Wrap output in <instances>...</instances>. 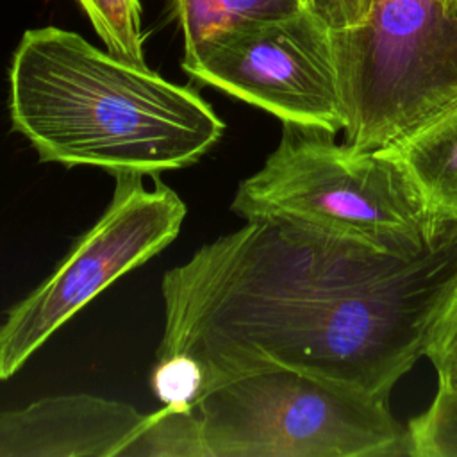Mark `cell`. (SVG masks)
<instances>
[{"label": "cell", "mask_w": 457, "mask_h": 457, "mask_svg": "<svg viewBox=\"0 0 457 457\" xmlns=\"http://www.w3.org/2000/svg\"><path fill=\"white\" fill-rule=\"evenodd\" d=\"M455 284L457 223L418 252H386L252 218L164 273L157 357L195 359L202 393L278 366L387 400Z\"/></svg>", "instance_id": "cell-1"}, {"label": "cell", "mask_w": 457, "mask_h": 457, "mask_svg": "<svg viewBox=\"0 0 457 457\" xmlns=\"http://www.w3.org/2000/svg\"><path fill=\"white\" fill-rule=\"evenodd\" d=\"M12 130L41 162L157 179L200 161L225 123L191 87L57 27L29 29L9 68Z\"/></svg>", "instance_id": "cell-2"}, {"label": "cell", "mask_w": 457, "mask_h": 457, "mask_svg": "<svg viewBox=\"0 0 457 457\" xmlns=\"http://www.w3.org/2000/svg\"><path fill=\"white\" fill-rule=\"evenodd\" d=\"M320 129L282 123L277 148L239 182L230 209L278 218L386 252H418L446 225L436 223L402 168L378 150L337 143Z\"/></svg>", "instance_id": "cell-3"}, {"label": "cell", "mask_w": 457, "mask_h": 457, "mask_svg": "<svg viewBox=\"0 0 457 457\" xmlns=\"http://www.w3.org/2000/svg\"><path fill=\"white\" fill-rule=\"evenodd\" d=\"M205 457H411L387 400L289 368H262L193 405Z\"/></svg>", "instance_id": "cell-4"}, {"label": "cell", "mask_w": 457, "mask_h": 457, "mask_svg": "<svg viewBox=\"0 0 457 457\" xmlns=\"http://www.w3.org/2000/svg\"><path fill=\"white\" fill-rule=\"evenodd\" d=\"M345 143L387 146L457 104V16L445 0H371L332 29Z\"/></svg>", "instance_id": "cell-5"}, {"label": "cell", "mask_w": 457, "mask_h": 457, "mask_svg": "<svg viewBox=\"0 0 457 457\" xmlns=\"http://www.w3.org/2000/svg\"><path fill=\"white\" fill-rule=\"evenodd\" d=\"M114 180L112 198L98 221L0 323V380L16 375L86 303L179 236L187 209L171 187L157 180L146 189L143 175L132 173Z\"/></svg>", "instance_id": "cell-6"}, {"label": "cell", "mask_w": 457, "mask_h": 457, "mask_svg": "<svg viewBox=\"0 0 457 457\" xmlns=\"http://www.w3.org/2000/svg\"><path fill=\"white\" fill-rule=\"evenodd\" d=\"M182 70L282 123L334 136L345 129L332 29L307 5L220 30L184 54Z\"/></svg>", "instance_id": "cell-7"}, {"label": "cell", "mask_w": 457, "mask_h": 457, "mask_svg": "<svg viewBox=\"0 0 457 457\" xmlns=\"http://www.w3.org/2000/svg\"><path fill=\"white\" fill-rule=\"evenodd\" d=\"M143 416L87 393L41 398L0 412V457H121Z\"/></svg>", "instance_id": "cell-8"}, {"label": "cell", "mask_w": 457, "mask_h": 457, "mask_svg": "<svg viewBox=\"0 0 457 457\" xmlns=\"http://www.w3.org/2000/svg\"><path fill=\"white\" fill-rule=\"evenodd\" d=\"M378 152L402 168L436 223H457V104Z\"/></svg>", "instance_id": "cell-9"}, {"label": "cell", "mask_w": 457, "mask_h": 457, "mask_svg": "<svg viewBox=\"0 0 457 457\" xmlns=\"http://www.w3.org/2000/svg\"><path fill=\"white\" fill-rule=\"evenodd\" d=\"M303 0H171V11L184 36V54L220 30L289 16Z\"/></svg>", "instance_id": "cell-10"}, {"label": "cell", "mask_w": 457, "mask_h": 457, "mask_svg": "<svg viewBox=\"0 0 457 457\" xmlns=\"http://www.w3.org/2000/svg\"><path fill=\"white\" fill-rule=\"evenodd\" d=\"M121 457H205L198 418L191 409L162 405L145 414Z\"/></svg>", "instance_id": "cell-11"}, {"label": "cell", "mask_w": 457, "mask_h": 457, "mask_svg": "<svg viewBox=\"0 0 457 457\" xmlns=\"http://www.w3.org/2000/svg\"><path fill=\"white\" fill-rule=\"evenodd\" d=\"M107 52L132 64L146 66L143 54L139 0H77Z\"/></svg>", "instance_id": "cell-12"}, {"label": "cell", "mask_w": 457, "mask_h": 457, "mask_svg": "<svg viewBox=\"0 0 457 457\" xmlns=\"http://www.w3.org/2000/svg\"><path fill=\"white\" fill-rule=\"evenodd\" d=\"M150 386L162 405L191 409L204 389L200 364L184 353L157 357L150 371Z\"/></svg>", "instance_id": "cell-13"}, {"label": "cell", "mask_w": 457, "mask_h": 457, "mask_svg": "<svg viewBox=\"0 0 457 457\" xmlns=\"http://www.w3.org/2000/svg\"><path fill=\"white\" fill-rule=\"evenodd\" d=\"M425 357L436 370L437 386L457 391V284L437 318Z\"/></svg>", "instance_id": "cell-14"}, {"label": "cell", "mask_w": 457, "mask_h": 457, "mask_svg": "<svg viewBox=\"0 0 457 457\" xmlns=\"http://www.w3.org/2000/svg\"><path fill=\"white\" fill-rule=\"evenodd\" d=\"M371 0H314L312 7L330 29H343L359 23L368 9Z\"/></svg>", "instance_id": "cell-15"}, {"label": "cell", "mask_w": 457, "mask_h": 457, "mask_svg": "<svg viewBox=\"0 0 457 457\" xmlns=\"http://www.w3.org/2000/svg\"><path fill=\"white\" fill-rule=\"evenodd\" d=\"M450 12L457 16V0H453V4H452V9H450Z\"/></svg>", "instance_id": "cell-16"}, {"label": "cell", "mask_w": 457, "mask_h": 457, "mask_svg": "<svg viewBox=\"0 0 457 457\" xmlns=\"http://www.w3.org/2000/svg\"><path fill=\"white\" fill-rule=\"evenodd\" d=\"M445 4H446V7H448V11L452 9V4H453V0H445Z\"/></svg>", "instance_id": "cell-17"}, {"label": "cell", "mask_w": 457, "mask_h": 457, "mask_svg": "<svg viewBox=\"0 0 457 457\" xmlns=\"http://www.w3.org/2000/svg\"><path fill=\"white\" fill-rule=\"evenodd\" d=\"M312 2H314V0H303V4H305L307 7H312Z\"/></svg>", "instance_id": "cell-18"}]
</instances>
